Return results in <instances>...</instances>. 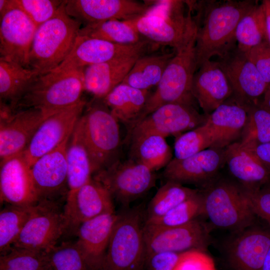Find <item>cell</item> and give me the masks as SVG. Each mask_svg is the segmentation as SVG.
<instances>
[{
  "label": "cell",
  "mask_w": 270,
  "mask_h": 270,
  "mask_svg": "<svg viewBox=\"0 0 270 270\" xmlns=\"http://www.w3.org/2000/svg\"><path fill=\"white\" fill-rule=\"evenodd\" d=\"M257 2L254 0L202 2L197 20L195 52L197 70L204 62L220 56L236 44L235 32L243 16Z\"/></svg>",
  "instance_id": "obj_1"
},
{
  "label": "cell",
  "mask_w": 270,
  "mask_h": 270,
  "mask_svg": "<svg viewBox=\"0 0 270 270\" xmlns=\"http://www.w3.org/2000/svg\"><path fill=\"white\" fill-rule=\"evenodd\" d=\"M82 25L68 14L63 0L56 14L36 29L30 54V68L40 74L56 68L72 51Z\"/></svg>",
  "instance_id": "obj_2"
},
{
  "label": "cell",
  "mask_w": 270,
  "mask_h": 270,
  "mask_svg": "<svg viewBox=\"0 0 270 270\" xmlns=\"http://www.w3.org/2000/svg\"><path fill=\"white\" fill-rule=\"evenodd\" d=\"M82 70H52L38 76L17 104L15 111L35 108L52 114L80 102L84 91Z\"/></svg>",
  "instance_id": "obj_3"
},
{
  "label": "cell",
  "mask_w": 270,
  "mask_h": 270,
  "mask_svg": "<svg viewBox=\"0 0 270 270\" xmlns=\"http://www.w3.org/2000/svg\"><path fill=\"white\" fill-rule=\"evenodd\" d=\"M82 115L84 138L94 174L118 160V121L102 99L94 98Z\"/></svg>",
  "instance_id": "obj_4"
},
{
  "label": "cell",
  "mask_w": 270,
  "mask_h": 270,
  "mask_svg": "<svg viewBox=\"0 0 270 270\" xmlns=\"http://www.w3.org/2000/svg\"><path fill=\"white\" fill-rule=\"evenodd\" d=\"M146 216L140 208L118 214L100 270H142Z\"/></svg>",
  "instance_id": "obj_5"
},
{
  "label": "cell",
  "mask_w": 270,
  "mask_h": 270,
  "mask_svg": "<svg viewBox=\"0 0 270 270\" xmlns=\"http://www.w3.org/2000/svg\"><path fill=\"white\" fill-rule=\"evenodd\" d=\"M196 38L176 50L175 55L166 66L156 90L150 94L136 124L162 105L170 103L194 105L192 83L197 70Z\"/></svg>",
  "instance_id": "obj_6"
},
{
  "label": "cell",
  "mask_w": 270,
  "mask_h": 270,
  "mask_svg": "<svg viewBox=\"0 0 270 270\" xmlns=\"http://www.w3.org/2000/svg\"><path fill=\"white\" fill-rule=\"evenodd\" d=\"M204 215L218 228L236 233L250 227L255 216L242 188L227 180L210 183L202 192Z\"/></svg>",
  "instance_id": "obj_7"
},
{
  "label": "cell",
  "mask_w": 270,
  "mask_h": 270,
  "mask_svg": "<svg viewBox=\"0 0 270 270\" xmlns=\"http://www.w3.org/2000/svg\"><path fill=\"white\" fill-rule=\"evenodd\" d=\"M193 5L188 2L186 15L184 12L172 16L144 14L126 20L141 37L158 46H170L177 50L196 36L198 25L192 16Z\"/></svg>",
  "instance_id": "obj_8"
},
{
  "label": "cell",
  "mask_w": 270,
  "mask_h": 270,
  "mask_svg": "<svg viewBox=\"0 0 270 270\" xmlns=\"http://www.w3.org/2000/svg\"><path fill=\"white\" fill-rule=\"evenodd\" d=\"M109 192L112 198L127 205L142 196L156 182V175L147 166L130 158L116 160L92 177Z\"/></svg>",
  "instance_id": "obj_9"
},
{
  "label": "cell",
  "mask_w": 270,
  "mask_h": 270,
  "mask_svg": "<svg viewBox=\"0 0 270 270\" xmlns=\"http://www.w3.org/2000/svg\"><path fill=\"white\" fill-rule=\"evenodd\" d=\"M226 74L232 88L233 100L244 107L258 104L268 84L247 54L236 44L216 60Z\"/></svg>",
  "instance_id": "obj_10"
},
{
  "label": "cell",
  "mask_w": 270,
  "mask_h": 270,
  "mask_svg": "<svg viewBox=\"0 0 270 270\" xmlns=\"http://www.w3.org/2000/svg\"><path fill=\"white\" fill-rule=\"evenodd\" d=\"M144 238L145 257L160 252L180 253L192 249L206 251L210 243L207 226L196 218L176 226L144 224Z\"/></svg>",
  "instance_id": "obj_11"
},
{
  "label": "cell",
  "mask_w": 270,
  "mask_h": 270,
  "mask_svg": "<svg viewBox=\"0 0 270 270\" xmlns=\"http://www.w3.org/2000/svg\"><path fill=\"white\" fill-rule=\"evenodd\" d=\"M159 47L146 40L134 44H120L78 35L68 56L53 70L82 69L130 54H150Z\"/></svg>",
  "instance_id": "obj_12"
},
{
  "label": "cell",
  "mask_w": 270,
  "mask_h": 270,
  "mask_svg": "<svg viewBox=\"0 0 270 270\" xmlns=\"http://www.w3.org/2000/svg\"><path fill=\"white\" fill-rule=\"evenodd\" d=\"M54 206L50 200H40L12 246L47 251L56 246L68 227L64 212Z\"/></svg>",
  "instance_id": "obj_13"
},
{
  "label": "cell",
  "mask_w": 270,
  "mask_h": 270,
  "mask_svg": "<svg viewBox=\"0 0 270 270\" xmlns=\"http://www.w3.org/2000/svg\"><path fill=\"white\" fill-rule=\"evenodd\" d=\"M0 160L24 152L44 120L49 115L35 108L13 111L0 104Z\"/></svg>",
  "instance_id": "obj_14"
},
{
  "label": "cell",
  "mask_w": 270,
  "mask_h": 270,
  "mask_svg": "<svg viewBox=\"0 0 270 270\" xmlns=\"http://www.w3.org/2000/svg\"><path fill=\"white\" fill-rule=\"evenodd\" d=\"M38 27L14 3L0 18V59L29 68V57Z\"/></svg>",
  "instance_id": "obj_15"
},
{
  "label": "cell",
  "mask_w": 270,
  "mask_h": 270,
  "mask_svg": "<svg viewBox=\"0 0 270 270\" xmlns=\"http://www.w3.org/2000/svg\"><path fill=\"white\" fill-rule=\"evenodd\" d=\"M86 104L83 100L49 115L44 120L24 152L30 166L39 158L56 148L70 136Z\"/></svg>",
  "instance_id": "obj_16"
},
{
  "label": "cell",
  "mask_w": 270,
  "mask_h": 270,
  "mask_svg": "<svg viewBox=\"0 0 270 270\" xmlns=\"http://www.w3.org/2000/svg\"><path fill=\"white\" fill-rule=\"evenodd\" d=\"M150 5V2L133 0H65L68 14L84 26L112 20H132L144 14Z\"/></svg>",
  "instance_id": "obj_17"
},
{
  "label": "cell",
  "mask_w": 270,
  "mask_h": 270,
  "mask_svg": "<svg viewBox=\"0 0 270 270\" xmlns=\"http://www.w3.org/2000/svg\"><path fill=\"white\" fill-rule=\"evenodd\" d=\"M206 116L200 114L194 105L170 103L162 105L136 124L131 132H152L164 137L179 136L204 124Z\"/></svg>",
  "instance_id": "obj_18"
},
{
  "label": "cell",
  "mask_w": 270,
  "mask_h": 270,
  "mask_svg": "<svg viewBox=\"0 0 270 270\" xmlns=\"http://www.w3.org/2000/svg\"><path fill=\"white\" fill-rule=\"evenodd\" d=\"M64 214L67 227L107 213H114L112 198L108 190L92 178L78 190L68 192Z\"/></svg>",
  "instance_id": "obj_19"
},
{
  "label": "cell",
  "mask_w": 270,
  "mask_h": 270,
  "mask_svg": "<svg viewBox=\"0 0 270 270\" xmlns=\"http://www.w3.org/2000/svg\"><path fill=\"white\" fill-rule=\"evenodd\" d=\"M0 197L1 202L16 206H34L40 202L24 152L0 162Z\"/></svg>",
  "instance_id": "obj_20"
},
{
  "label": "cell",
  "mask_w": 270,
  "mask_h": 270,
  "mask_svg": "<svg viewBox=\"0 0 270 270\" xmlns=\"http://www.w3.org/2000/svg\"><path fill=\"white\" fill-rule=\"evenodd\" d=\"M70 136L52 151L42 156L30 166L40 201L62 194L68 186L66 150Z\"/></svg>",
  "instance_id": "obj_21"
},
{
  "label": "cell",
  "mask_w": 270,
  "mask_h": 270,
  "mask_svg": "<svg viewBox=\"0 0 270 270\" xmlns=\"http://www.w3.org/2000/svg\"><path fill=\"white\" fill-rule=\"evenodd\" d=\"M224 162V150L210 148L183 159L172 158L162 175L166 181L183 184L209 182Z\"/></svg>",
  "instance_id": "obj_22"
},
{
  "label": "cell",
  "mask_w": 270,
  "mask_h": 270,
  "mask_svg": "<svg viewBox=\"0 0 270 270\" xmlns=\"http://www.w3.org/2000/svg\"><path fill=\"white\" fill-rule=\"evenodd\" d=\"M192 94L205 115H208L233 94L232 86L218 62L210 60L196 72Z\"/></svg>",
  "instance_id": "obj_23"
},
{
  "label": "cell",
  "mask_w": 270,
  "mask_h": 270,
  "mask_svg": "<svg viewBox=\"0 0 270 270\" xmlns=\"http://www.w3.org/2000/svg\"><path fill=\"white\" fill-rule=\"evenodd\" d=\"M118 214L107 213L82 222L76 242L89 270H100L104 260Z\"/></svg>",
  "instance_id": "obj_24"
},
{
  "label": "cell",
  "mask_w": 270,
  "mask_h": 270,
  "mask_svg": "<svg viewBox=\"0 0 270 270\" xmlns=\"http://www.w3.org/2000/svg\"><path fill=\"white\" fill-rule=\"evenodd\" d=\"M270 248V232L249 227L230 244L228 259L234 270H261Z\"/></svg>",
  "instance_id": "obj_25"
},
{
  "label": "cell",
  "mask_w": 270,
  "mask_h": 270,
  "mask_svg": "<svg viewBox=\"0 0 270 270\" xmlns=\"http://www.w3.org/2000/svg\"><path fill=\"white\" fill-rule=\"evenodd\" d=\"M146 54H130L84 68V90L93 95L94 98L103 99L123 82L137 60Z\"/></svg>",
  "instance_id": "obj_26"
},
{
  "label": "cell",
  "mask_w": 270,
  "mask_h": 270,
  "mask_svg": "<svg viewBox=\"0 0 270 270\" xmlns=\"http://www.w3.org/2000/svg\"><path fill=\"white\" fill-rule=\"evenodd\" d=\"M224 158L230 173L242 184L243 188L254 189L268 182L270 172L240 142L231 144L226 147Z\"/></svg>",
  "instance_id": "obj_27"
},
{
  "label": "cell",
  "mask_w": 270,
  "mask_h": 270,
  "mask_svg": "<svg viewBox=\"0 0 270 270\" xmlns=\"http://www.w3.org/2000/svg\"><path fill=\"white\" fill-rule=\"evenodd\" d=\"M206 116V124L212 138L211 148L222 150L242 134L248 112L244 106L234 100H228Z\"/></svg>",
  "instance_id": "obj_28"
},
{
  "label": "cell",
  "mask_w": 270,
  "mask_h": 270,
  "mask_svg": "<svg viewBox=\"0 0 270 270\" xmlns=\"http://www.w3.org/2000/svg\"><path fill=\"white\" fill-rule=\"evenodd\" d=\"M150 94L148 90L122 82L102 100L118 120L130 130L141 116Z\"/></svg>",
  "instance_id": "obj_29"
},
{
  "label": "cell",
  "mask_w": 270,
  "mask_h": 270,
  "mask_svg": "<svg viewBox=\"0 0 270 270\" xmlns=\"http://www.w3.org/2000/svg\"><path fill=\"white\" fill-rule=\"evenodd\" d=\"M131 159L153 172L165 168L172 160V152L166 138L152 132H131Z\"/></svg>",
  "instance_id": "obj_30"
},
{
  "label": "cell",
  "mask_w": 270,
  "mask_h": 270,
  "mask_svg": "<svg viewBox=\"0 0 270 270\" xmlns=\"http://www.w3.org/2000/svg\"><path fill=\"white\" fill-rule=\"evenodd\" d=\"M66 162L68 192H70L82 186L92 178L94 174L84 140L82 116L76 122L68 142Z\"/></svg>",
  "instance_id": "obj_31"
},
{
  "label": "cell",
  "mask_w": 270,
  "mask_h": 270,
  "mask_svg": "<svg viewBox=\"0 0 270 270\" xmlns=\"http://www.w3.org/2000/svg\"><path fill=\"white\" fill-rule=\"evenodd\" d=\"M40 75L31 68L0 59V102L16 107L36 78Z\"/></svg>",
  "instance_id": "obj_32"
},
{
  "label": "cell",
  "mask_w": 270,
  "mask_h": 270,
  "mask_svg": "<svg viewBox=\"0 0 270 270\" xmlns=\"http://www.w3.org/2000/svg\"><path fill=\"white\" fill-rule=\"evenodd\" d=\"M176 50L148 54L138 58L122 82L134 88L148 90L157 86Z\"/></svg>",
  "instance_id": "obj_33"
},
{
  "label": "cell",
  "mask_w": 270,
  "mask_h": 270,
  "mask_svg": "<svg viewBox=\"0 0 270 270\" xmlns=\"http://www.w3.org/2000/svg\"><path fill=\"white\" fill-rule=\"evenodd\" d=\"M235 39L238 49L246 54L266 41L264 16L261 4L257 2L241 18L236 29Z\"/></svg>",
  "instance_id": "obj_34"
},
{
  "label": "cell",
  "mask_w": 270,
  "mask_h": 270,
  "mask_svg": "<svg viewBox=\"0 0 270 270\" xmlns=\"http://www.w3.org/2000/svg\"><path fill=\"white\" fill-rule=\"evenodd\" d=\"M78 35L120 44H134L144 40L126 20H118L84 26Z\"/></svg>",
  "instance_id": "obj_35"
},
{
  "label": "cell",
  "mask_w": 270,
  "mask_h": 270,
  "mask_svg": "<svg viewBox=\"0 0 270 270\" xmlns=\"http://www.w3.org/2000/svg\"><path fill=\"white\" fill-rule=\"evenodd\" d=\"M199 190L178 182L166 181L156 193L146 210V220L160 217L196 194Z\"/></svg>",
  "instance_id": "obj_36"
},
{
  "label": "cell",
  "mask_w": 270,
  "mask_h": 270,
  "mask_svg": "<svg viewBox=\"0 0 270 270\" xmlns=\"http://www.w3.org/2000/svg\"><path fill=\"white\" fill-rule=\"evenodd\" d=\"M36 205L8 204L0 212V250L2 254L16 241Z\"/></svg>",
  "instance_id": "obj_37"
},
{
  "label": "cell",
  "mask_w": 270,
  "mask_h": 270,
  "mask_svg": "<svg viewBox=\"0 0 270 270\" xmlns=\"http://www.w3.org/2000/svg\"><path fill=\"white\" fill-rule=\"evenodd\" d=\"M248 118L240 142L246 148L270 142V111L262 102L244 107Z\"/></svg>",
  "instance_id": "obj_38"
},
{
  "label": "cell",
  "mask_w": 270,
  "mask_h": 270,
  "mask_svg": "<svg viewBox=\"0 0 270 270\" xmlns=\"http://www.w3.org/2000/svg\"><path fill=\"white\" fill-rule=\"evenodd\" d=\"M46 251L12 247L1 255L0 270H52Z\"/></svg>",
  "instance_id": "obj_39"
},
{
  "label": "cell",
  "mask_w": 270,
  "mask_h": 270,
  "mask_svg": "<svg viewBox=\"0 0 270 270\" xmlns=\"http://www.w3.org/2000/svg\"><path fill=\"white\" fill-rule=\"evenodd\" d=\"M204 214V196L202 192L180 203L164 215L146 220L145 224L163 226H176L187 224Z\"/></svg>",
  "instance_id": "obj_40"
},
{
  "label": "cell",
  "mask_w": 270,
  "mask_h": 270,
  "mask_svg": "<svg viewBox=\"0 0 270 270\" xmlns=\"http://www.w3.org/2000/svg\"><path fill=\"white\" fill-rule=\"evenodd\" d=\"M212 138L206 122L176 138L174 144L176 158L183 159L212 146Z\"/></svg>",
  "instance_id": "obj_41"
},
{
  "label": "cell",
  "mask_w": 270,
  "mask_h": 270,
  "mask_svg": "<svg viewBox=\"0 0 270 270\" xmlns=\"http://www.w3.org/2000/svg\"><path fill=\"white\" fill-rule=\"evenodd\" d=\"M46 252L54 270H89L76 242L56 245Z\"/></svg>",
  "instance_id": "obj_42"
},
{
  "label": "cell",
  "mask_w": 270,
  "mask_h": 270,
  "mask_svg": "<svg viewBox=\"0 0 270 270\" xmlns=\"http://www.w3.org/2000/svg\"><path fill=\"white\" fill-rule=\"evenodd\" d=\"M13 2L38 27L56 14L63 0H13Z\"/></svg>",
  "instance_id": "obj_43"
},
{
  "label": "cell",
  "mask_w": 270,
  "mask_h": 270,
  "mask_svg": "<svg viewBox=\"0 0 270 270\" xmlns=\"http://www.w3.org/2000/svg\"><path fill=\"white\" fill-rule=\"evenodd\" d=\"M266 184L254 189H242L254 214L270 225V184Z\"/></svg>",
  "instance_id": "obj_44"
},
{
  "label": "cell",
  "mask_w": 270,
  "mask_h": 270,
  "mask_svg": "<svg viewBox=\"0 0 270 270\" xmlns=\"http://www.w3.org/2000/svg\"><path fill=\"white\" fill-rule=\"evenodd\" d=\"M173 270H216L212 258L205 250L192 249L180 254Z\"/></svg>",
  "instance_id": "obj_45"
},
{
  "label": "cell",
  "mask_w": 270,
  "mask_h": 270,
  "mask_svg": "<svg viewBox=\"0 0 270 270\" xmlns=\"http://www.w3.org/2000/svg\"><path fill=\"white\" fill-rule=\"evenodd\" d=\"M264 80L270 84V45L264 41L246 54Z\"/></svg>",
  "instance_id": "obj_46"
},
{
  "label": "cell",
  "mask_w": 270,
  "mask_h": 270,
  "mask_svg": "<svg viewBox=\"0 0 270 270\" xmlns=\"http://www.w3.org/2000/svg\"><path fill=\"white\" fill-rule=\"evenodd\" d=\"M180 253L160 252L148 255L145 257L142 270H173Z\"/></svg>",
  "instance_id": "obj_47"
},
{
  "label": "cell",
  "mask_w": 270,
  "mask_h": 270,
  "mask_svg": "<svg viewBox=\"0 0 270 270\" xmlns=\"http://www.w3.org/2000/svg\"><path fill=\"white\" fill-rule=\"evenodd\" d=\"M247 148L251 150L270 172V142Z\"/></svg>",
  "instance_id": "obj_48"
},
{
  "label": "cell",
  "mask_w": 270,
  "mask_h": 270,
  "mask_svg": "<svg viewBox=\"0 0 270 270\" xmlns=\"http://www.w3.org/2000/svg\"><path fill=\"white\" fill-rule=\"evenodd\" d=\"M261 4L264 16L266 42L270 45V0H263Z\"/></svg>",
  "instance_id": "obj_49"
},
{
  "label": "cell",
  "mask_w": 270,
  "mask_h": 270,
  "mask_svg": "<svg viewBox=\"0 0 270 270\" xmlns=\"http://www.w3.org/2000/svg\"><path fill=\"white\" fill-rule=\"evenodd\" d=\"M12 5V0H0V18L8 10Z\"/></svg>",
  "instance_id": "obj_50"
},
{
  "label": "cell",
  "mask_w": 270,
  "mask_h": 270,
  "mask_svg": "<svg viewBox=\"0 0 270 270\" xmlns=\"http://www.w3.org/2000/svg\"><path fill=\"white\" fill-rule=\"evenodd\" d=\"M262 104L270 111V84L268 86L264 95Z\"/></svg>",
  "instance_id": "obj_51"
},
{
  "label": "cell",
  "mask_w": 270,
  "mask_h": 270,
  "mask_svg": "<svg viewBox=\"0 0 270 270\" xmlns=\"http://www.w3.org/2000/svg\"><path fill=\"white\" fill-rule=\"evenodd\" d=\"M261 270H270V248L266 254Z\"/></svg>",
  "instance_id": "obj_52"
}]
</instances>
